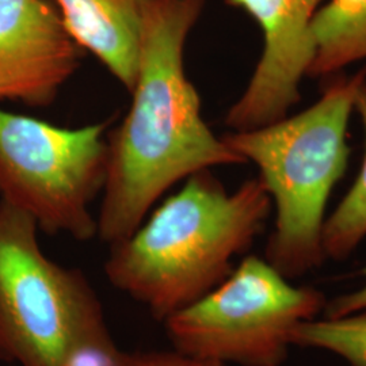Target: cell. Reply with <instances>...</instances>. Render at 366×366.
Masks as SVG:
<instances>
[{"label": "cell", "instance_id": "6da1fadb", "mask_svg": "<svg viewBox=\"0 0 366 366\" xmlns=\"http://www.w3.org/2000/svg\"><path fill=\"white\" fill-rule=\"evenodd\" d=\"M207 0H152L143 21L131 106L107 133L98 236L112 246L133 234L178 182L216 166L246 163L210 131L184 71V46Z\"/></svg>", "mask_w": 366, "mask_h": 366}, {"label": "cell", "instance_id": "7a4b0ae2", "mask_svg": "<svg viewBox=\"0 0 366 366\" xmlns=\"http://www.w3.org/2000/svg\"><path fill=\"white\" fill-rule=\"evenodd\" d=\"M272 198L259 178L228 193L209 170L184 179L142 225L109 246L107 281L163 322L232 273L264 228Z\"/></svg>", "mask_w": 366, "mask_h": 366}, {"label": "cell", "instance_id": "3957f363", "mask_svg": "<svg viewBox=\"0 0 366 366\" xmlns=\"http://www.w3.org/2000/svg\"><path fill=\"white\" fill-rule=\"evenodd\" d=\"M365 79L366 68L352 78L340 76L300 114L222 136L244 162L258 166V178L274 201V231L264 259L287 278L308 273L326 258L325 212L331 190L347 167V124Z\"/></svg>", "mask_w": 366, "mask_h": 366}, {"label": "cell", "instance_id": "277c9868", "mask_svg": "<svg viewBox=\"0 0 366 366\" xmlns=\"http://www.w3.org/2000/svg\"><path fill=\"white\" fill-rule=\"evenodd\" d=\"M39 231L31 216L0 201V360L68 366L113 335L89 278L48 258Z\"/></svg>", "mask_w": 366, "mask_h": 366}, {"label": "cell", "instance_id": "5b68a950", "mask_svg": "<svg viewBox=\"0 0 366 366\" xmlns=\"http://www.w3.org/2000/svg\"><path fill=\"white\" fill-rule=\"evenodd\" d=\"M109 122L63 128L0 109V201L39 231L87 242L98 236L92 204L107 175Z\"/></svg>", "mask_w": 366, "mask_h": 366}, {"label": "cell", "instance_id": "8992f818", "mask_svg": "<svg viewBox=\"0 0 366 366\" xmlns=\"http://www.w3.org/2000/svg\"><path fill=\"white\" fill-rule=\"evenodd\" d=\"M326 307L314 288L293 287L266 259L247 257L219 287L162 323L179 353L239 366H281L293 330Z\"/></svg>", "mask_w": 366, "mask_h": 366}, {"label": "cell", "instance_id": "52a82bcc", "mask_svg": "<svg viewBox=\"0 0 366 366\" xmlns=\"http://www.w3.org/2000/svg\"><path fill=\"white\" fill-rule=\"evenodd\" d=\"M325 0H224L258 24L261 60L242 97L229 107L225 125L251 131L287 117L300 101L299 84L314 60L311 25Z\"/></svg>", "mask_w": 366, "mask_h": 366}, {"label": "cell", "instance_id": "ba28073f", "mask_svg": "<svg viewBox=\"0 0 366 366\" xmlns=\"http://www.w3.org/2000/svg\"><path fill=\"white\" fill-rule=\"evenodd\" d=\"M86 52L49 0H0V102L48 107Z\"/></svg>", "mask_w": 366, "mask_h": 366}, {"label": "cell", "instance_id": "9c48e42d", "mask_svg": "<svg viewBox=\"0 0 366 366\" xmlns=\"http://www.w3.org/2000/svg\"><path fill=\"white\" fill-rule=\"evenodd\" d=\"M152 0H54L66 31L128 92L139 64L145 13Z\"/></svg>", "mask_w": 366, "mask_h": 366}, {"label": "cell", "instance_id": "30bf717a", "mask_svg": "<svg viewBox=\"0 0 366 366\" xmlns=\"http://www.w3.org/2000/svg\"><path fill=\"white\" fill-rule=\"evenodd\" d=\"M311 33L310 76H327L366 59V0H328L315 14Z\"/></svg>", "mask_w": 366, "mask_h": 366}, {"label": "cell", "instance_id": "8fae6325", "mask_svg": "<svg viewBox=\"0 0 366 366\" xmlns=\"http://www.w3.org/2000/svg\"><path fill=\"white\" fill-rule=\"evenodd\" d=\"M354 107L365 129V157L358 178L337 210L325 222L322 246L325 257L346 259L366 236V79L360 84Z\"/></svg>", "mask_w": 366, "mask_h": 366}, {"label": "cell", "instance_id": "7c38bea8", "mask_svg": "<svg viewBox=\"0 0 366 366\" xmlns=\"http://www.w3.org/2000/svg\"><path fill=\"white\" fill-rule=\"evenodd\" d=\"M292 345L327 350L350 366H366V312L302 322L293 330Z\"/></svg>", "mask_w": 366, "mask_h": 366}, {"label": "cell", "instance_id": "4fadbf2b", "mask_svg": "<svg viewBox=\"0 0 366 366\" xmlns=\"http://www.w3.org/2000/svg\"><path fill=\"white\" fill-rule=\"evenodd\" d=\"M118 366H227L222 362L199 360L177 350L124 352Z\"/></svg>", "mask_w": 366, "mask_h": 366}, {"label": "cell", "instance_id": "5bb4252c", "mask_svg": "<svg viewBox=\"0 0 366 366\" xmlns=\"http://www.w3.org/2000/svg\"><path fill=\"white\" fill-rule=\"evenodd\" d=\"M364 275L365 284L361 288L328 302L326 307L327 317H340L346 315L366 312V267L364 269Z\"/></svg>", "mask_w": 366, "mask_h": 366}]
</instances>
